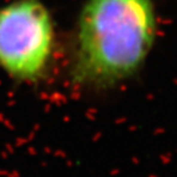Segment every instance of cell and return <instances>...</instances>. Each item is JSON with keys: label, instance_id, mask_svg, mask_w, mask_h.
Segmentation results:
<instances>
[{"label": "cell", "instance_id": "cell-1", "mask_svg": "<svg viewBox=\"0 0 177 177\" xmlns=\"http://www.w3.org/2000/svg\"><path fill=\"white\" fill-rule=\"evenodd\" d=\"M155 25L153 0H88L78 21L75 81L103 88L132 76L152 48Z\"/></svg>", "mask_w": 177, "mask_h": 177}, {"label": "cell", "instance_id": "cell-2", "mask_svg": "<svg viewBox=\"0 0 177 177\" xmlns=\"http://www.w3.org/2000/svg\"><path fill=\"white\" fill-rule=\"evenodd\" d=\"M54 45L50 12L40 0H15L0 7V67L21 81L45 73Z\"/></svg>", "mask_w": 177, "mask_h": 177}]
</instances>
